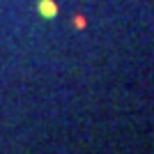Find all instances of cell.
<instances>
[{"instance_id": "obj_1", "label": "cell", "mask_w": 154, "mask_h": 154, "mask_svg": "<svg viewBox=\"0 0 154 154\" xmlns=\"http://www.w3.org/2000/svg\"><path fill=\"white\" fill-rule=\"evenodd\" d=\"M42 12L44 14H55V5H53V2H42Z\"/></svg>"}]
</instances>
